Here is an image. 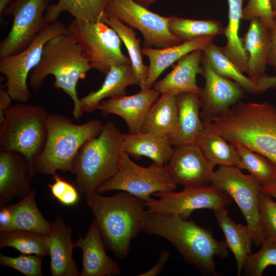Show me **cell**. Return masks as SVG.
<instances>
[{
  "mask_svg": "<svg viewBox=\"0 0 276 276\" xmlns=\"http://www.w3.org/2000/svg\"><path fill=\"white\" fill-rule=\"evenodd\" d=\"M143 232L166 239L202 274L220 275L215 258H226L228 247L225 240L214 237L211 230L177 215L147 212Z\"/></svg>",
  "mask_w": 276,
  "mask_h": 276,
  "instance_id": "1",
  "label": "cell"
},
{
  "mask_svg": "<svg viewBox=\"0 0 276 276\" xmlns=\"http://www.w3.org/2000/svg\"><path fill=\"white\" fill-rule=\"evenodd\" d=\"M85 197L104 245L118 258L126 257L131 240L143 232L147 213L144 202L122 191L111 196L97 192Z\"/></svg>",
  "mask_w": 276,
  "mask_h": 276,
  "instance_id": "2",
  "label": "cell"
},
{
  "mask_svg": "<svg viewBox=\"0 0 276 276\" xmlns=\"http://www.w3.org/2000/svg\"><path fill=\"white\" fill-rule=\"evenodd\" d=\"M230 143L242 145L276 165V107L267 101H239L212 120Z\"/></svg>",
  "mask_w": 276,
  "mask_h": 276,
  "instance_id": "3",
  "label": "cell"
},
{
  "mask_svg": "<svg viewBox=\"0 0 276 276\" xmlns=\"http://www.w3.org/2000/svg\"><path fill=\"white\" fill-rule=\"evenodd\" d=\"M91 68L88 60L81 49L68 33L54 36L44 45L37 65L30 73L29 85L33 89H39L45 77L55 78L54 87L61 89L72 100L73 115L78 119L83 114L77 91L78 81L86 77Z\"/></svg>",
  "mask_w": 276,
  "mask_h": 276,
  "instance_id": "4",
  "label": "cell"
},
{
  "mask_svg": "<svg viewBox=\"0 0 276 276\" xmlns=\"http://www.w3.org/2000/svg\"><path fill=\"white\" fill-rule=\"evenodd\" d=\"M44 146L33 162L36 173L54 176L57 171L71 172L74 160L81 147L101 132L103 125L97 119L74 124L59 113L49 114Z\"/></svg>",
  "mask_w": 276,
  "mask_h": 276,
  "instance_id": "5",
  "label": "cell"
},
{
  "mask_svg": "<svg viewBox=\"0 0 276 276\" xmlns=\"http://www.w3.org/2000/svg\"><path fill=\"white\" fill-rule=\"evenodd\" d=\"M123 135L112 122H107L100 134L87 141L78 151L71 173L76 175L77 189L85 196L97 192L117 171L123 152Z\"/></svg>",
  "mask_w": 276,
  "mask_h": 276,
  "instance_id": "6",
  "label": "cell"
},
{
  "mask_svg": "<svg viewBox=\"0 0 276 276\" xmlns=\"http://www.w3.org/2000/svg\"><path fill=\"white\" fill-rule=\"evenodd\" d=\"M49 113L42 106L27 103L12 105L0 125V151L23 154L33 166L47 136Z\"/></svg>",
  "mask_w": 276,
  "mask_h": 276,
  "instance_id": "7",
  "label": "cell"
},
{
  "mask_svg": "<svg viewBox=\"0 0 276 276\" xmlns=\"http://www.w3.org/2000/svg\"><path fill=\"white\" fill-rule=\"evenodd\" d=\"M176 187L166 166L153 163L149 167H142L123 151L117 171L99 187L97 192L120 190L146 202L153 199L151 195L153 194L173 191Z\"/></svg>",
  "mask_w": 276,
  "mask_h": 276,
  "instance_id": "8",
  "label": "cell"
},
{
  "mask_svg": "<svg viewBox=\"0 0 276 276\" xmlns=\"http://www.w3.org/2000/svg\"><path fill=\"white\" fill-rule=\"evenodd\" d=\"M67 29L91 68L106 75L112 65L131 63L122 51L119 35L105 22L74 19Z\"/></svg>",
  "mask_w": 276,
  "mask_h": 276,
  "instance_id": "9",
  "label": "cell"
},
{
  "mask_svg": "<svg viewBox=\"0 0 276 276\" xmlns=\"http://www.w3.org/2000/svg\"><path fill=\"white\" fill-rule=\"evenodd\" d=\"M68 33L67 27L56 20L44 27L30 45L20 52L0 59V73L6 78V89L13 101L27 103L31 97L27 84L31 72L40 61L45 43L51 38Z\"/></svg>",
  "mask_w": 276,
  "mask_h": 276,
  "instance_id": "10",
  "label": "cell"
},
{
  "mask_svg": "<svg viewBox=\"0 0 276 276\" xmlns=\"http://www.w3.org/2000/svg\"><path fill=\"white\" fill-rule=\"evenodd\" d=\"M210 183L225 191L236 202L251 232L254 243L261 245L265 239L260 223V182L236 167L219 166L214 171Z\"/></svg>",
  "mask_w": 276,
  "mask_h": 276,
  "instance_id": "11",
  "label": "cell"
},
{
  "mask_svg": "<svg viewBox=\"0 0 276 276\" xmlns=\"http://www.w3.org/2000/svg\"><path fill=\"white\" fill-rule=\"evenodd\" d=\"M104 14L140 31L145 48L161 49L183 42L169 31L171 16L153 12L135 0H108Z\"/></svg>",
  "mask_w": 276,
  "mask_h": 276,
  "instance_id": "12",
  "label": "cell"
},
{
  "mask_svg": "<svg viewBox=\"0 0 276 276\" xmlns=\"http://www.w3.org/2000/svg\"><path fill=\"white\" fill-rule=\"evenodd\" d=\"M153 195L158 197V199L153 198L144 202L147 213L174 214L185 219H188L195 210H214L232 202V198L227 193L211 183L184 188L178 192L173 191L155 193Z\"/></svg>",
  "mask_w": 276,
  "mask_h": 276,
  "instance_id": "13",
  "label": "cell"
},
{
  "mask_svg": "<svg viewBox=\"0 0 276 276\" xmlns=\"http://www.w3.org/2000/svg\"><path fill=\"white\" fill-rule=\"evenodd\" d=\"M50 0H15L4 10L13 16L11 28L0 43V59L17 54L27 48L46 26L44 12Z\"/></svg>",
  "mask_w": 276,
  "mask_h": 276,
  "instance_id": "14",
  "label": "cell"
},
{
  "mask_svg": "<svg viewBox=\"0 0 276 276\" xmlns=\"http://www.w3.org/2000/svg\"><path fill=\"white\" fill-rule=\"evenodd\" d=\"M201 65L205 84L199 95L200 115L202 120H212L240 101L245 91L236 82L215 72L203 57Z\"/></svg>",
  "mask_w": 276,
  "mask_h": 276,
  "instance_id": "15",
  "label": "cell"
},
{
  "mask_svg": "<svg viewBox=\"0 0 276 276\" xmlns=\"http://www.w3.org/2000/svg\"><path fill=\"white\" fill-rule=\"evenodd\" d=\"M166 167L176 184L184 188L210 184L214 171V167L194 144L174 148Z\"/></svg>",
  "mask_w": 276,
  "mask_h": 276,
  "instance_id": "16",
  "label": "cell"
},
{
  "mask_svg": "<svg viewBox=\"0 0 276 276\" xmlns=\"http://www.w3.org/2000/svg\"><path fill=\"white\" fill-rule=\"evenodd\" d=\"M36 172L23 154L0 151V206L14 197L22 198L31 191V182Z\"/></svg>",
  "mask_w": 276,
  "mask_h": 276,
  "instance_id": "17",
  "label": "cell"
},
{
  "mask_svg": "<svg viewBox=\"0 0 276 276\" xmlns=\"http://www.w3.org/2000/svg\"><path fill=\"white\" fill-rule=\"evenodd\" d=\"M160 93L154 88H141L131 96H120L101 101L97 109L103 115L114 114L126 122L128 133L141 131L146 115L151 106L158 98Z\"/></svg>",
  "mask_w": 276,
  "mask_h": 276,
  "instance_id": "18",
  "label": "cell"
},
{
  "mask_svg": "<svg viewBox=\"0 0 276 276\" xmlns=\"http://www.w3.org/2000/svg\"><path fill=\"white\" fill-rule=\"evenodd\" d=\"M76 246L82 252V268L80 276H114L119 275L118 263L106 253L104 243L98 226L94 220L83 238L79 234Z\"/></svg>",
  "mask_w": 276,
  "mask_h": 276,
  "instance_id": "19",
  "label": "cell"
},
{
  "mask_svg": "<svg viewBox=\"0 0 276 276\" xmlns=\"http://www.w3.org/2000/svg\"><path fill=\"white\" fill-rule=\"evenodd\" d=\"M72 229L60 216L51 223V229L47 237L53 276L80 275L73 258V250L76 246L72 240Z\"/></svg>",
  "mask_w": 276,
  "mask_h": 276,
  "instance_id": "20",
  "label": "cell"
},
{
  "mask_svg": "<svg viewBox=\"0 0 276 276\" xmlns=\"http://www.w3.org/2000/svg\"><path fill=\"white\" fill-rule=\"evenodd\" d=\"M202 50L194 51L177 61L173 70L163 79L154 83L152 88L160 94L169 93L177 95L184 93L200 94L196 77L201 74L200 65Z\"/></svg>",
  "mask_w": 276,
  "mask_h": 276,
  "instance_id": "21",
  "label": "cell"
},
{
  "mask_svg": "<svg viewBox=\"0 0 276 276\" xmlns=\"http://www.w3.org/2000/svg\"><path fill=\"white\" fill-rule=\"evenodd\" d=\"M122 149L136 159L147 157L160 166H166L174 151L170 136L153 132L123 133Z\"/></svg>",
  "mask_w": 276,
  "mask_h": 276,
  "instance_id": "22",
  "label": "cell"
},
{
  "mask_svg": "<svg viewBox=\"0 0 276 276\" xmlns=\"http://www.w3.org/2000/svg\"><path fill=\"white\" fill-rule=\"evenodd\" d=\"M101 87L80 99L81 111L91 112L106 98L126 95L128 86L140 85L131 63L112 65Z\"/></svg>",
  "mask_w": 276,
  "mask_h": 276,
  "instance_id": "23",
  "label": "cell"
},
{
  "mask_svg": "<svg viewBox=\"0 0 276 276\" xmlns=\"http://www.w3.org/2000/svg\"><path fill=\"white\" fill-rule=\"evenodd\" d=\"M214 38L213 36H203L161 49L144 47L142 54L148 58L149 65L148 75L142 88H152L158 77L166 68L186 55L195 50H202Z\"/></svg>",
  "mask_w": 276,
  "mask_h": 276,
  "instance_id": "24",
  "label": "cell"
},
{
  "mask_svg": "<svg viewBox=\"0 0 276 276\" xmlns=\"http://www.w3.org/2000/svg\"><path fill=\"white\" fill-rule=\"evenodd\" d=\"M241 41L247 56V76L254 81L265 74L268 65L269 30L259 18H254Z\"/></svg>",
  "mask_w": 276,
  "mask_h": 276,
  "instance_id": "25",
  "label": "cell"
},
{
  "mask_svg": "<svg viewBox=\"0 0 276 276\" xmlns=\"http://www.w3.org/2000/svg\"><path fill=\"white\" fill-rule=\"evenodd\" d=\"M202 121L203 128L194 144L214 167L216 165L237 167L240 157L236 146L220 134L212 120Z\"/></svg>",
  "mask_w": 276,
  "mask_h": 276,
  "instance_id": "26",
  "label": "cell"
},
{
  "mask_svg": "<svg viewBox=\"0 0 276 276\" xmlns=\"http://www.w3.org/2000/svg\"><path fill=\"white\" fill-rule=\"evenodd\" d=\"M178 125L176 132L170 139L174 148L194 144L203 128L200 115L199 95L192 93L178 94Z\"/></svg>",
  "mask_w": 276,
  "mask_h": 276,
  "instance_id": "27",
  "label": "cell"
},
{
  "mask_svg": "<svg viewBox=\"0 0 276 276\" xmlns=\"http://www.w3.org/2000/svg\"><path fill=\"white\" fill-rule=\"evenodd\" d=\"M213 211L224 235L227 247L235 257L237 274L240 276L247 259L251 254V247L254 243L251 232L247 225L238 224L232 220L226 206H220Z\"/></svg>",
  "mask_w": 276,
  "mask_h": 276,
  "instance_id": "28",
  "label": "cell"
},
{
  "mask_svg": "<svg viewBox=\"0 0 276 276\" xmlns=\"http://www.w3.org/2000/svg\"><path fill=\"white\" fill-rule=\"evenodd\" d=\"M178 117L177 95L161 94L149 110L141 132H156L170 137L177 130Z\"/></svg>",
  "mask_w": 276,
  "mask_h": 276,
  "instance_id": "29",
  "label": "cell"
},
{
  "mask_svg": "<svg viewBox=\"0 0 276 276\" xmlns=\"http://www.w3.org/2000/svg\"><path fill=\"white\" fill-rule=\"evenodd\" d=\"M36 194V191L32 190L19 202L9 206L12 216L9 230H25L42 235L49 234L51 223L45 220L38 209Z\"/></svg>",
  "mask_w": 276,
  "mask_h": 276,
  "instance_id": "30",
  "label": "cell"
},
{
  "mask_svg": "<svg viewBox=\"0 0 276 276\" xmlns=\"http://www.w3.org/2000/svg\"><path fill=\"white\" fill-rule=\"evenodd\" d=\"M107 1L58 0L47 8L44 17V25L57 20L63 12L69 13L77 20L102 21Z\"/></svg>",
  "mask_w": 276,
  "mask_h": 276,
  "instance_id": "31",
  "label": "cell"
},
{
  "mask_svg": "<svg viewBox=\"0 0 276 276\" xmlns=\"http://www.w3.org/2000/svg\"><path fill=\"white\" fill-rule=\"evenodd\" d=\"M202 50L203 58L217 74L236 82L245 92L253 94L261 93L256 83L244 75L225 53L222 47H218L212 42Z\"/></svg>",
  "mask_w": 276,
  "mask_h": 276,
  "instance_id": "32",
  "label": "cell"
},
{
  "mask_svg": "<svg viewBox=\"0 0 276 276\" xmlns=\"http://www.w3.org/2000/svg\"><path fill=\"white\" fill-rule=\"evenodd\" d=\"M244 0H227L228 4V24L224 28L226 43L222 47L227 55L240 70L247 74V56L244 49L241 37L239 36L241 21L243 16Z\"/></svg>",
  "mask_w": 276,
  "mask_h": 276,
  "instance_id": "33",
  "label": "cell"
},
{
  "mask_svg": "<svg viewBox=\"0 0 276 276\" xmlns=\"http://www.w3.org/2000/svg\"><path fill=\"white\" fill-rule=\"evenodd\" d=\"M102 21L112 28L125 45L132 68L139 81V86L142 88L148 75L149 66L143 62L140 39L136 38V33L132 28L116 19L108 18L104 16Z\"/></svg>",
  "mask_w": 276,
  "mask_h": 276,
  "instance_id": "34",
  "label": "cell"
},
{
  "mask_svg": "<svg viewBox=\"0 0 276 276\" xmlns=\"http://www.w3.org/2000/svg\"><path fill=\"white\" fill-rule=\"evenodd\" d=\"M170 32L185 42L203 36L224 34V28L221 22L213 19H190L171 16L168 24Z\"/></svg>",
  "mask_w": 276,
  "mask_h": 276,
  "instance_id": "35",
  "label": "cell"
},
{
  "mask_svg": "<svg viewBox=\"0 0 276 276\" xmlns=\"http://www.w3.org/2000/svg\"><path fill=\"white\" fill-rule=\"evenodd\" d=\"M12 247L22 254L49 255L47 235L20 229L1 231L0 248Z\"/></svg>",
  "mask_w": 276,
  "mask_h": 276,
  "instance_id": "36",
  "label": "cell"
},
{
  "mask_svg": "<svg viewBox=\"0 0 276 276\" xmlns=\"http://www.w3.org/2000/svg\"><path fill=\"white\" fill-rule=\"evenodd\" d=\"M235 146L240 157L238 168L249 171L262 186L276 178V165L271 160L242 145Z\"/></svg>",
  "mask_w": 276,
  "mask_h": 276,
  "instance_id": "37",
  "label": "cell"
},
{
  "mask_svg": "<svg viewBox=\"0 0 276 276\" xmlns=\"http://www.w3.org/2000/svg\"><path fill=\"white\" fill-rule=\"evenodd\" d=\"M261 249L250 254L244 265L242 273L247 276H261L269 266H276V240L265 239Z\"/></svg>",
  "mask_w": 276,
  "mask_h": 276,
  "instance_id": "38",
  "label": "cell"
},
{
  "mask_svg": "<svg viewBox=\"0 0 276 276\" xmlns=\"http://www.w3.org/2000/svg\"><path fill=\"white\" fill-rule=\"evenodd\" d=\"M43 257L21 254L11 257L0 254V264L9 267L26 276H42L41 264Z\"/></svg>",
  "mask_w": 276,
  "mask_h": 276,
  "instance_id": "39",
  "label": "cell"
},
{
  "mask_svg": "<svg viewBox=\"0 0 276 276\" xmlns=\"http://www.w3.org/2000/svg\"><path fill=\"white\" fill-rule=\"evenodd\" d=\"M260 223L265 239L276 240V201L262 191L260 198Z\"/></svg>",
  "mask_w": 276,
  "mask_h": 276,
  "instance_id": "40",
  "label": "cell"
},
{
  "mask_svg": "<svg viewBox=\"0 0 276 276\" xmlns=\"http://www.w3.org/2000/svg\"><path fill=\"white\" fill-rule=\"evenodd\" d=\"M274 16L272 0H248L243 9L242 20L258 18L269 30L273 24Z\"/></svg>",
  "mask_w": 276,
  "mask_h": 276,
  "instance_id": "41",
  "label": "cell"
},
{
  "mask_svg": "<svg viewBox=\"0 0 276 276\" xmlns=\"http://www.w3.org/2000/svg\"><path fill=\"white\" fill-rule=\"evenodd\" d=\"M53 178L54 182L48 185L53 197L64 205L76 204L80 199L77 188L57 174Z\"/></svg>",
  "mask_w": 276,
  "mask_h": 276,
  "instance_id": "42",
  "label": "cell"
},
{
  "mask_svg": "<svg viewBox=\"0 0 276 276\" xmlns=\"http://www.w3.org/2000/svg\"><path fill=\"white\" fill-rule=\"evenodd\" d=\"M270 49L268 64L272 66L276 71V15L273 24L269 29Z\"/></svg>",
  "mask_w": 276,
  "mask_h": 276,
  "instance_id": "43",
  "label": "cell"
},
{
  "mask_svg": "<svg viewBox=\"0 0 276 276\" xmlns=\"http://www.w3.org/2000/svg\"><path fill=\"white\" fill-rule=\"evenodd\" d=\"M170 253L168 250L163 251L159 256L157 263L150 269L139 274V276H156L159 274L168 261Z\"/></svg>",
  "mask_w": 276,
  "mask_h": 276,
  "instance_id": "44",
  "label": "cell"
},
{
  "mask_svg": "<svg viewBox=\"0 0 276 276\" xmlns=\"http://www.w3.org/2000/svg\"><path fill=\"white\" fill-rule=\"evenodd\" d=\"M254 82L262 93L268 89H276V75H269L266 73L257 79Z\"/></svg>",
  "mask_w": 276,
  "mask_h": 276,
  "instance_id": "45",
  "label": "cell"
},
{
  "mask_svg": "<svg viewBox=\"0 0 276 276\" xmlns=\"http://www.w3.org/2000/svg\"><path fill=\"white\" fill-rule=\"evenodd\" d=\"M13 100L7 89H0V123L4 120L5 112L12 105Z\"/></svg>",
  "mask_w": 276,
  "mask_h": 276,
  "instance_id": "46",
  "label": "cell"
},
{
  "mask_svg": "<svg viewBox=\"0 0 276 276\" xmlns=\"http://www.w3.org/2000/svg\"><path fill=\"white\" fill-rule=\"evenodd\" d=\"M12 216L9 206H1L0 210V231L10 229Z\"/></svg>",
  "mask_w": 276,
  "mask_h": 276,
  "instance_id": "47",
  "label": "cell"
},
{
  "mask_svg": "<svg viewBox=\"0 0 276 276\" xmlns=\"http://www.w3.org/2000/svg\"><path fill=\"white\" fill-rule=\"evenodd\" d=\"M262 191L276 199V178L271 182L261 186Z\"/></svg>",
  "mask_w": 276,
  "mask_h": 276,
  "instance_id": "48",
  "label": "cell"
},
{
  "mask_svg": "<svg viewBox=\"0 0 276 276\" xmlns=\"http://www.w3.org/2000/svg\"><path fill=\"white\" fill-rule=\"evenodd\" d=\"M15 0H0V16H1L6 7Z\"/></svg>",
  "mask_w": 276,
  "mask_h": 276,
  "instance_id": "49",
  "label": "cell"
},
{
  "mask_svg": "<svg viewBox=\"0 0 276 276\" xmlns=\"http://www.w3.org/2000/svg\"><path fill=\"white\" fill-rule=\"evenodd\" d=\"M156 1L157 0H135L137 3L147 8Z\"/></svg>",
  "mask_w": 276,
  "mask_h": 276,
  "instance_id": "50",
  "label": "cell"
},
{
  "mask_svg": "<svg viewBox=\"0 0 276 276\" xmlns=\"http://www.w3.org/2000/svg\"><path fill=\"white\" fill-rule=\"evenodd\" d=\"M272 4L274 10L276 9V0H272Z\"/></svg>",
  "mask_w": 276,
  "mask_h": 276,
  "instance_id": "51",
  "label": "cell"
},
{
  "mask_svg": "<svg viewBox=\"0 0 276 276\" xmlns=\"http://www.w3.org/2000/svg\"><path fill=\"white\" fill-rule=\"evenodd\" d=\"M274 15H276V9L274 10Z\"/></svg>",
  "mask_w": 276,
  "mask_h": 276,
  "instance_id": "52",
  "label": "cell"
}]
</instances>
